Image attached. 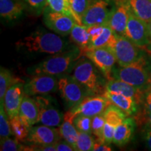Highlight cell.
<instances>
[{
	"mask_svg": "<svg viewBox=\"0 0 151 151\" xmlns=\"http://www.w3.org/2000/svg\"><path fill=\"white\" fill-rule=\"evenodd\" d=\"M17 48L29 52H39L55 55L69 49L68 43L58 34L48 32L45 30H36L29 35L18 41Z\"/></svg>",
	"mask_w": 151,
	"mask_h": 151,
	"instance_id": "obj_1",
	"label": "cell"
},
{
	"mask_svg": "<svg viewBox=\"0 0 151 151\" xmlns=\"http://www.w3.org/2000/svg\"><path fill=\"white\" fill-rule=\"evenodd\" d=\"M81 55V49L73 47L64 52L53 55L48 59L30 68L28 71L34 75L47 74L62 76L73 70Z\"/></svg>",
	"mask_w": 151,
	"mask_h": 151,
	"instance_id": "obj_2",
	"label": "cell"
},
{
	"mask_svg": "<svg viewBox=\"0 0 151 151\" xmlns=\"http://www.w3.org/2000/svg\"><path fill=\"white\" fill-rule=\"evenodd\" d=\"M151 61L143 52L134 62L126 67L113 69V78L118 79L130 85L146 90L150 84Z\"/></svg>",
	"mask_w": 151,
	"mask_h": 151,
	"instance_id": "obj_3",
	"label": "cell"
},
{
	"mask_svg": "<svg viewBox=\"0 0 151 151\" xmlns=\"http://www.w3.org/2000/svg\"><path fill=\"white\" fill-rule=\"evenodd\" d=\"M72 71V76L86 88L89 94H104L106 90V83L104 84L97 67L88 58L78 60Z\"/></svg>",
	"mask_w": 151,
	"mask_h": 151,
	"instance_id": "obj_4",
	"label": "cell"
},
{
	"mask_svg": "<svg viewBox=\"0 0 151 151\" xmlns=\"http://www.w3.org/2000/svg\"><path fill=\"white\" fill-rule=\"evenodd\" d=\"M112 50L120 67H126L134 62L141 54L139 46L124 36L114 34L107 46Z\"/></svg>",
	"mask_w": 151,
	"mask_h": 151,
	"instance_id": "obj_5",
	"label": "cell"
},
{
	"mask_svg": "<svg viewBox=\"0 0 151 151\" xmlns=\"http://www.w3.org/2000/svg\"><path fill=\"white\" fill-rule=\"evenodd\" d=\"M58 90L69 109L78 105L89 94L72 76L64 75L58 79Z\"/></svg>",
	"mask_w": 151,
	"mask_h": 151,
	"instance_id": "obj_6",
	"label": "cell"
},
{
	"mask_svg": "<svg viewBox=\"0 0 151 151\" xmlns=\"http://www.w3.org/2000/svg\"><path fill=\"white\" fill-rule=\"evenodd\" d=\"M88 58L108 80L113 78L112 72L116 58L111 48L104 46L88 49L81 52Z\"/></svg>",
	"mask_w": 151,
	"mask_h": 151,
	"instance_id": "obj_7",
	"label": "cell"
},
{
	"mask_svg": "<svg viewBox=\"0 0 151 151\" xmlns=\"http://www.w3.org/2000/svg\"><path fill=\"white\" fill-rule=\"evenodd\" d=\"M39 107V121L49 127L60 126L63 121V115L52 102V97L46 95H37L34 97Z\"/></svg>",
	"mask_w": 151,
	"mask_h": 151,
	"instance_id": "obj_8",
	"label": "cell"
},
{
	"mask_svg": "<svg viewBox=\"0 0 151 151\" xmlns=\"http://www.w3.org/2000/svg\"><path fill=\"white\" fill-rule=\"evenodd\" d=\"M58 90V80L55 76L37 74L24 84L25 95H46Z\"/></svg>",
	"mask_w": 151,
	"mask_h": 151,
	"instance_id": "obj_9",
	"label": "cell"
},
{
	"mask_svg": "<svg viewBox=\"0 0 151 151\" xmlns=\"http://www.w3.org/2000/svg\"><path fill=\"white\" fill-rule=\"evenodd\" d=\"M43 22L49 29L62 37L70 35L76 20L70 16L52 11L46 6L43 11Z\"/></svg>",
	"mask_w": 151,
	"mask_h": 151,
	"instance_id": "obj_10",
	"label": "cell"
},
{
	"mask_svg": "<svg viewBox=\"0 0 151 151\" xmlns=\"http://www.w3.org/2000/svg\"><path fill=\"white\" fill-rule=\"evenodd\" d=\"M111 104H112L104 94H91L90 96H87L78 105L71 109V110L76 116L83 115L92 118L104 113Z\"/></svg>",
	"mask_w": 151,
	"mask_h": 151,
	"instance_id": "obj_11",
	"label": "cell"
},
{
	"mask_svg": "<svg viewBox=\"0 0 151 151\" xmlns=\"http://www.w3.org/2000/svg\"><path fill=\"white\" fill-rule=\"evenodd\" d=\"M123 36L139 47H145L150 44L147 23L135 16L131 11Z\"/></svg>",
	"mask_w": 151,
	"mask_h": 151,
	"instance_id": "obj_12",
	"label": "cell"
},
{
	"mask_svg": "<svg viewBox=\"0 0 151 151\" xmlns=\"http://www.w3.org/2000/svg\"><path fill=\"white\" fill-rule=\"evenodd\" d=\"M111 9H109V2L107 0H93L82 17L83 24L86 27L94 24H107Z\"/></svg>",
	"mask_w": 151,
	"mask_h": 151,
	"instance_id": "obj_13",
	"label": "cell"
},
{
	"mask_svg": "<svg viewBox=\"0 0 151 151\" xmlns=\"http://www.w3.org/2000/svg\"><path fill=\"white\" fill-rule=\"evenodd\" d=\"M130 10L125 0H118L114 8L111 9L108 25L115 34L123 36L129 17Z\"/></svg>",
	"mask_w": 151,
	"mask_h": 151,
	"instance_id": "obj_14",
	"label": "cell"
},
{
	"mask_svg": "<svg viewBox=\"0 0 151 151\" xmlns=\"http://www.w3.org/2000/svg\"><path fill=\"white\" fill-rule=\"evenodd\" d=\"M105 117V125L103 131V141L107 144L113 143L116 128L124 121L127 115L116 106L111 104L104 113Z\"/></svg>",
	"mask_w": 151,
	"mask_h": 151,
	"instance_id": "obj_15",
	"label": "cell"
},
{
	"mask_svg": "<svg viewBox=\"0 0 151 151\" xmlns=\"http://www.w3.org/2000/svg\"><path fill=\"white\" fill-rule=\"evenodd\" d=\"M24 95L23 82L13 85L6 92L3 103L9 118L19 116L20 107Z\"/></svg>",
	"mask_w": 151,
	"mask_h": 151,
	"instance_id": "obj_16",
	"label": "cell"
},
{
	"mask_svg": "<svg viewBox=\"0 0 151 151\" xmlns=\"http://www.w3.org/2000/svg\"><path fill=\"white\" fill-rule=\"evenodd\" d=\"M60 137L59 129L43 124L32 127L26 141L32 144L50 145L58 142Z\"/></svg>",
	"mask_w": 151,
	"mask_h": 151,
	"instance_id": "obj_17",
	"label": "cell"
},
{
	"mask_svg": "<svg viewBox=\"0 0 151 151\" xmlns=\"http://www.w3.org/2000/svg\"><path fill=\"white\" fill-rule=\"evenodd\" d=\"M106 90L107 91L118 92L133 98L137 101L138 105L143 103L145 91H146L116 78L108 80V82L106 84Z\"/></svg>",
	"mask_w": 151,
	"mask_h": 151,
	"instance_id": "obj_18",
	"label": "cell"
},
{
	"mask_svg": "<svg viewBox=\"0 0 151 151\" xmlns=\"http://www.w3.org/2000/svg\"><path fill=\"white\" fill-rule=\"evenodd\" d=\"M19 117L23 123L31 129L34 124L39 121V107L34 98L24 96L20 107Z\"/></svg>",
	"mask_w": 151,
	"mask_h": 151,
	"instance_id": "obj_19",
	"label": "cell"
},
{
	"mask_svg": "<svg viewBox=\"0 0 151 151\" xmlns=\"http://www.w3.org/2000/svg\"><path fill=\"white\" fill-rule=\"evenodd\" d=\"M76 116L72 110L66 112L63 116V121L60 124L59 129L60 137L72 145L75 150L79 132L74 124V119Z\"/></svg>",
	"mask_w": 151,
	"mask_h": 151,
	"instance_id": "obj_20",
	"label": "cell"
},
{
	"mask_svg": "<svg viewBox=\"0 0 151 151\" xmlns=\"http://www.w3.org/2000/svg\"><path fill=\"white\" fill-rule=\"evenodd\" d=\"M136 123L132 118H126L116 128L113 143L119 147L126 145L131 140L135 130Z\"/></svg>",
	"mask_w": 151,
	"mask_h": 151,
	"instance_id": "obj_21",
	"label": "cell"
},
{
	"mask_svg": "<svg viewBox=\"0 0 151 151\" xmlns=\"http://www.w3.org/2000/svg\"><path fill=\"white\" fill-rule=\"evenodd\" d=\"M112 104L123 111L127 116H132L137 111L138 104L133 98L118 92L107 91L104 93Z\"/></svg>",
	"mask_w": 151,
	"mask_h": 151,
	"instance_id": "obj_22",
	"label": "cell"
},
{
	"mask_svg": "<svg viewBox=\"0 0 151 151\" xmlns=\"http://www.w3.org/2000/svg\"><path fill=\"white\" fill-rule=\"evenodd\" d=\"M24 9V6L21 2L15 0H0V15L9 21L20 18Z\"/></svg>",
	"mask_w": 151,
	"mask_h": 151,
	"instance_id": "obj_23",
	"label": "cell"
},
{
	"mask_svg": "<svg viewBox=\"0 0 151 151\" xmlns=\"http://www.w3.org/2000/svg\"><path fill=\"white\" fill-rule=\"evenodd\" d=\"M131 12L148 23L151 20V0H125Z\"/></svg>",
	"mask_w": 151,
	"mask_h": 151,
	"instance_id": "obj_24",
	"label": "cell"
},
{
	"mask_svg": "<svg viewBox=\"0 0 151 151\" xmlns=\"http://www.w3.org/2000/svg\"><path fill=\"white\" fill-rule=\"evenodd\" d=\"M70 38L71 40L79 47L81 52L88 49L90 43V35L86 26L76 23L71 29Z\"/></svg>",
	"mask_w": 151,
	"mask_h": 151,
	"instance_id": "obj_25",
	"label": "cell"
},
{
	"mask_svg": "<svg viewBox=\"0 0 151 151\" xmlns=\"http://www.w3.org/2000/svg\"><path fill=\"white\" fill-rule=\"evenodd\" d=\"M47 6H48L52 11L71 17L77 23L83 24L82 21L71 9L69 0H47Z\"/></svg>",
	"mask_w": 151,
	"mask_h": 151,
	"instance_id": "obj_26",
	"label": "cell"
},
{
	"mask_svg": "<svg viewBox=\"0 0 151 151\" xmlns=\"http://www.w3.org/2000/svg\"><path fill=\"white\" fill-rule=\"evenodd\" d=\"M22 82L20 78L12 75L8 69L1 67L0 71V102L3 103L4 97L7 90L13 85Z\"/></svg>",
	"mask_w": 151,
	"mask_h": 151,
	"instance_id": "obj_27",
	"label": "cell"
},
{
	"mask_svg": "<svg viewBox=\"0 0 151 151\" xmlns=\"http://www.w3.org/2000/svg\"><path fill=\"white\" fill-rule=\"evenodd\" d=\"M11 129L13 135L20 142H24L27 140L30 129L23 123L19 116L10 118Z\"/></svg>",
	"mask_w": 151,
	"mask_h": 151,
	"instance_id": "obj_28",
	"label": "cell"
},
{
	"mask_svg": "<svg viewBox=\"0 0 151 151\" xmlns=\"http://www.w3.org/2000/svg\"><path fill=\"white\" fill-rule=\"evenodd\" d=\"M79 132V131H78ZM94 140L91 134L86 132H78V138L76 145V151H90L93 150Z\"/></svg>",
	"mask_w": 151,
	"mask_h": 151,
	"instance_id": "obj_29",
	"label": "cell"
},
{
	"mask_svg": "<svg viewBox=\"0 0 151 151\" xmlns=\"http://www.w3.org/2000/svg\"><path fill=\"white\" fill-rule=\"evenodd\" d=\"M12 134L11 129L10 118L6 112L4 103L0 104V137L1 139L9 137Z\"/></svg>",
	"mask_w": 151,
	"mask_h": 151,
	"instance_id": "obj_30",
	"label": "cell"
},
{
	"mask_svg": "<svg viewBox=\"0 0 151 151\" xmlns=\"http://www.w3.org/2000/svg\"><path fill=\"white\" fill-rule=\"evenodd\" d=\"M114 34L115 33L113 32V30L108 25L106 24L104 27L102 33L95 40H94L89 43L88 49H92L94 48H98V47L107 46V44L111 41V38L113 37ZM88 49H86V50H88Z\"/></svg>",
	"mask_w": 151,
	"mask_h": 151,
	"instance_id": "obj_31",
	"label": "cell"
},
{
	"mask_svg": "<svg viewBox=\"0 0 151 151\" xmlns=\"http://www.w3.org/2000/svg\"><path fill=\"white\" fill-rule=\"evenodd\" d=\"M105 122L106 120L104 113L97 115V116L92 118V134H93L97 139L101 141H103V131Z\"/></svg>",
	"mask_w": 151,
	"mask_h": 151,
	"instance_id": "obj_32",
	"label": "cell"
},
{
	"mask_svg": "<svg viewBox=\"0 0 151 151\" xmlns=\"http://www.w3.org/2000/svg\"><path fill=\"white\" fill-rule=\"evenodd\" d=\"M69 1L73 12L82 21V17L86 12L87 9H88L92 1L90 0H69Z\"/></svg>",
	"mask_w": 151,
	"mask_h": 151,
	"instance_id": "obj_33",
	"label": "cell"
},
{
	"mask_svg": "<svg viewBox=\"0 0 151 151\" xmlns=\"http://www.w3.org/2000/svg\"><path fill=\"white\" fill-rule=\"evenodd\" d=\"M92 118L89 116L78 115L74 119V124L79 132L92 134Z\"/></svg>",
	"mask_w": 151,
	"mask_h": 151,
	"instance_id": "obj_34",
	"label": "cell"
},
{
	"mask_svg": "<svg viewBox=\"0 0 151 151\" xmlns=\"http://www.w3.org/2000/svg\"><path fill=\"white\" fill-rule=\"evenodd\" d=\"M1 151H18L23 150L24 146L20 143L16 138L11 139L7 137L1 139Z\"/></svg>",
	"mask_w": 151,
	"mask_h": 151,
	"instance_id": "obj_35",
	"label": "cell"
},
{
	"mask_svg": "<svg viewBox=\"0 0 151 151\" xmlns=\"http://www.w3.org/2000/svg\"><path fill=\"white\" fill-rule=\"evenodd\" d=\"M105 25L106 24H94V25L87 27L88 33L90 35V43L95 40L102 33Z\"/></svg>",
	"mask_w": 151,
	"mask_h": 151,
	"instance_id": "obj_36",
	"label": "cell"
},
{
	"mask_svg": "<svg viewBox=\"0 0 151 151\" xmlns=\"http://www.w3.org/2000/svg\"><path fill=\"white\" fill-rule=\"evenodd\" d=\"M24 1L38 14L44 11L47 6V0H24Z\"/></svg>",
	"mask_w": 151,
	"mask_h": 151,
	"instance_id": "obj_37",
	"label": "cell"
},
{
	"mask_svg": "<svg viewBox=\"0 0 151 151\" xmlns=\"http://www.w3.org/2000/svg\"><path fill=\"white\" fill-rule=\"evenodd\" d=\"M143 104H144V110L146 113H151V86L145 91Z\"/></svg>",
	"mask_w": 151,
	"mask_h": 151,
	"instance_id": "obj_38",
	"label": "cell"
},
{
	"mask_svg": "<svg viewBox=\"0 0 151 151\" xmlns=\"http://www.w3.org/2000/svg\"><path fill=\"white\" fill-rule=\"evenodd\" d=\"M57 151H74L75 149L72 145L68 143L67 141H58L55 143Z\"/></svg>",
	"mask_w": 151,
	"mask_h": 151,
	"instance_id": "obj_39",
	"label": "cell"
},
{
	"mask_svg": "<svg viewBox=\"0 0 151 151\" xmlns=\"http://www.w3.org/2000/svg\"><path fill=\"white\" fill-rule=\"evenodd\" d=\"M93 151H111L112 149L109 144L106 143L104 141L99 140V139H96L94 141V144L93 147Z\"/></svg>",
	"mask_w": 151,
	"mask_h": 151,
	"instance_id": "obj_40",
	"label": "cell"
},
{
	"mask_svg": "<svg viewBox=\"0 0 151 151\" xmlns=\"http://www.w3.org/2000/svg\"><path fill=\"white\" fill-rule=\"evenodd\" d=\"M143 139L146 147L151 150V127L146 125L143 130Z\"/></svg>",
	"mask_w": 151,
	"mask_h": 151,
	"instance_id": "obj_41",
	"label": "cell"
},
{
	"mask_svg": "<svg viewBox=\"0 0 151 151\" xmlns=\"http://www.w3.org/2000/svg\"><path fill=\"white\" fill-rule=\"evenodd\" d=\"M146 116H147V125L150 126L151 127V113H146Z\"/></svg>",
	"mask_w": 151,
	"mask_h": 151,
	"instance_id": "obj_42",
	"label": "cell"
},
{
	"mask_svg": "<svg viewBox=\"0 0 151 151\" xmlns=\"http://www.w3.org/2000/svg\"><path fill=\"white\" fill-rule=\"evenodd\" d=\"M148 25V34H149V37L150 39V44H151V20L149 22L147 23Z\"/></svg>",
	"mask_w": 151,
	"mask_h": 151,
	"instance_id": "obj_43",
	"label": "cell"
},
{
	"mask_svg": "<svg viewBox=\"0 0 151 151\" xmlns=\"http://www.w3.org/2000/svg\"><path fill=\"white\" fill-rule=\"evenodd\" d=\"M150 84H151V71H150Z\"/></svg>",
	"mask_w": 151,
	"mask_h": 151,
	"instance_id": "obj_44",
	"label": "cell"
},
{
	"mask_svg": "<svg viewBox=\"0 0 151 151\" xmlns=\"http://www.w3.org/2000/svg\"><path fill=\"white\" fill-rule=\"evenodd\" d=\"M90 1H93V0H90Z\"/></svg>",
	"mask_w": 151,
	"mask_h": 151,
	"instance_id": "obj_45",
	"label": "cell"
}]
</instances>
